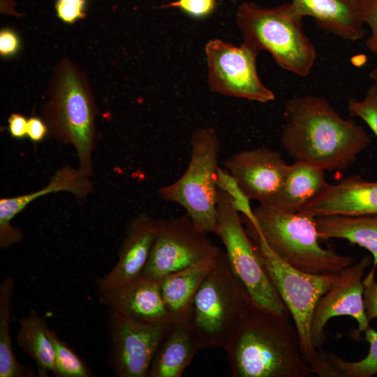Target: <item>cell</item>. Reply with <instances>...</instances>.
Returning a JSON list of instances; mask_svg holds the SVG:
<instances>
[{"label": "cell", "mask_w": 377, "mask_h": 377, "mask_svg": "<svg viewBox=\"0 0 377 377\" xmlns=\"http://www.w3.org/2000/svg\"><path fill=\"white\" fill-rule=\"evenodd\" d=\"M283 119L280 140L288 156L324 170L347 169L371 143L364 128L343 118L320 96L289 98Z\"/></svg>", "instance_id": "1"}, {"label": "cell", "mask_w": 377, "mask_h": 377, "mask_svg": "<svg viewBox=\"0 0 377 377\" xmlns=\"http://www.w3.org/2000/svg\"><path fill=\"white\" fill-rule=\"evenodd\" d=\"M290 316L253 301L232 331L224 348L232 377H309Z\"/></svg>", "instance_id": "2"}, {"label": "cell", "mask_w": 377, "mask_h": 377, "mask_svg": "<svg viewBox=\"0 0 377 377\" xmlns=\"http://www.w3.org/2000/svg\"><path fill=\"white\" fill-rule=\"evenodd\" d=\"M43 109L48 133L75 149L78 168L94 175L93 153L96 140L97 106L84 73L67 59L57 65Z\"/></svg>", "instance_id": "3"}, {"label": "cell", "mask_w": 377, "mask_h": 377, "mask_svg": "<svg viewBox=\"0 0 377 377\" xmlns=\"http://www.w3.org/2000/svg\"><path fill=\"white\" fill-rule=\"evenodd\" d=\"M243 220L270 281L293 318L302 354L311 367L313 374L337 377L325 353L316 348L312 342L311 325L318 302L337 280L339 273L311 274L293 267L280 259L254 228Z\"/></svg>", "instance_id": "4"}, {"label": "cell", "mask_w": 377, "mask_h": 377, "mask_svg": "<svg viewBox=\"0 0 377 377\" xmlns=\"http://www.w3.org/2000/svg\"><path fill=\"white\" fill-rule=\"evenodd\" d=\"M303 19L290 2L271 8L244 2L236 13L243 43L260 52H268L281 68L306 77L314 66L317 54L304 31Z\"/></svg>", "instance_id": "5"}, {"label": "cell", "mask_w": 377, "mask_h": 377, "mask_svg": "<svg viewBox=\"0 0 377 377\" xmlns=\"http://www.w3.org/2000/svg\"><path fill=\"white\" fill-rule=\"evenodd\" d=\"M253 212L258 229L251 225L270 249L293 267L311 274H338L354 263L353 257L320 245L314 218L263 204Z\"/></svg>", "instance_id": "6"}, {"label": "cell", "mask_w": 377, "mask_h": 377, "mask_svg": "<svg viewBox=\"0 0 377 377\" xmlns=\"http://www.w3.org/2000/svg\"><path fill=\"white\" fill-rule=\"evenodd\" d=\"M186 169L176 181L159 188L158 194L163 200L182 207L198 230L214 233L219 138L214 128L199 127L192 133Z\"/></svg>", "instance_id": "7"}, {"label": "cell", "mask_w": 377, "mask_h": 377, "mask_svg": "<svg viewBox=\"0 0 377 377\" xmlns=\"http://www.w3.org/2000/svg\"><path fill=\"white\" fill-rule=\"evenodd\" d=\"M251 302L232 272L226 253L221 251L192 302L191 320L201 347L224 349L232 331Z\"/></svg>", "instance_id": "8"}, {"label": "cell", "mask_w": 377, "mask_h": 377, "mask_svg": "<svg viewBox=\"0 0 377 377\" xmlns=\"http://www.w3.org/2000/svg\"><path fill=\"white\" fill-rule=\"evenodd\" d=\"M214 233L223 242L230 266L251 300L273 312L290 316L244 228L239 212L234 207L228 194L220 189L218 190Z\"/></svg>", "instance_id": "9"}, {"label": "cell", "mask_w": 377, "mask_h": 377, "mask_svg": "<svg viewBox=\"0 0 377 377\" xmlns=\"http://www.w3.org/2000/svg\"><path fill=\"white\" fill-rule=\"evenodd\" d=\"M221 250L185 214L155 221V237L142 274L159 281L173 272L217 256Z\"/></svg>", "instance_id": "10"}, {"label": "cell", "mask_w": 377, "mask_h": 377, "mask_svg": "<svg viewBox=\"0 0 377 377\" xmlns=\"http://www.w3.org/2000/svg\"><path fill=\"white\" fill-rule=\"evenodd\" d=\"M205 51L211 91L262 103L275 99L274 92L263 83L258 73L260 52L244 43L236 46L217 38L210 40Z\"/></svg>", "instance_id": "11"}, {"label": "cell", "mask_w": 377, "mask_h": 377, "mask_svg": "<svg viewBox=\"0 0 377 377\" xmlns=\"http://www.w3.org/2000/svg\"><path fill=\"white\" fill-rule=\"evenodd\" d=\"M172 320L147 324L108 311L109 364L117 377H147Z\"/></svg>", "instance_id": "12"}, {"label": "cell", "mask_w": 377, "mask_h": 377, "mask_svg": "<svg viewBox=\"0 0 377 377\" xmlns=\"http://www.w3.org/2000/svg\"><path fill=\"white\" fill-rule=\"evenodd\" d=\"M372 258L364 256L339 272L337 280L320 298L316 306L311 325V337L319 349L325 341L324 329L334 317L348 316L357 323L356 334L370 327L364 305L363 276L372 263Z\"/></svg>", "instance_id": "13"}, {"label": "cell", "mask_w": 377, "mask_h": 377, "mask_svg": "<svg viewBox=\"0 0 377 377\" xmlns=\"http://www.w3.org/2000/svg\"><path fill=\"white\" fill-rule=\"evenodd\" d=\"M223 165L251 200L264 205L279 192L288 168L277 151L264 145L236 152Z\"/></svg>", "instance_id": "14"}, {"label": "cell", "mask_w": 377, "mask_h": 377, "mask_svg": "<svg viewBox=\"0 0 377 377\" xmlns=\"http://www.w3.org/2000/svg\"><path fill=\"white\" fill-rule=\"evenodd\" d=\"M100 302L108 311L147 324L174 320L162 298L159 281L144 275L112 289L98 293Z\"/></svg>", "instance_id": "15"}, {"label": "cell", "mask_w": 377, "mask_h": 377, "mask_svg": "<svg viewBox=\"0 0 377 377\" xmlns=\"http://www.w3.org/2000/svg\"><path fill=\"white\" fill-rule=\"evenodd\" d=\"M89 177L79 168L66 165L58 169L45 186L34 192L0 199V246L8 248L23 237L22 231L11 225L12 220L36 199L49 193L68 192L77 199H83L94 189Z\"/></svg>", "instance_id": "16"}, {"label": "cell", "mask_w": 377, "mask_h": 377, "mask_svg": "<svg viewBox=\"0 0 377 377\" xmlns=\"http://www.w3.org/2000/svg\"><path fill=\"white\" fill-rule=\"evenodd\" d=\"M155 221L148 213L142 212L129 221L116 264L97 280L98 293L142 275L155 237Z\"/></svg>", "instance_id": "17"}, {"label": "cell", "mask_w": 377, "mask_h": 377, "mask_svg": "<svg viewBox=\"0 0 377 377\" xmlns=\"http://www.w3.org/2000/svg\"><path fill=\"white\" fill-rule=\"evenodd\" d=\"M313 218L328 215H377V181L347 177L312 200L299 212Z\"/></svg>", "instance_id": "18"}, {"label": "cell", "mask_w": 377, "mask_h": 377, "mask_svg": "<svg viewBox=\"0 0 377 377\" xmlns=\"http://www.w3.org/2000/svg\"><path fill=\"white\" fill-rule=\"evenodd\" d=\"M364 0H291L303 17H311L323 31L355 42L365 36L362 8Z\"/></svg>", "instance_id": "19"}, {"label": "cell", "mask_w": 377, "mask_h": 377, "mask_svg": "<svg viewBox=\"0 0 377 377\" xmlns=\"http://www.w3.org/2000/svg\"><path fill=\"white\" fill-rule=\"evenodd\" d=\"M200 348L191 313L174 319L155 353L148 377H181Z\"/></svg>", "instance_id": "20"}, {"label": "cell", "mask_w": 377, "mask_h": 377, "mask_svg": "<svg viewBox=\"0 0 377 377\" xmlns=\"http://www.w3.org/2000/svg\"><path fill=\"white\" fill-rule=\"evenodd\" d=\"M329 185L323 169L307 163L295 161L288 165L283 183L276 196L270 203L265 205L282 212L299 213Z\"/></svg>", "instance_id": "21"}, {"label": "cell", "mask_w": 377, "mask_h": 377, "mask_svg": "<svg viewBox=\"0 0 377 377\" xmlns=\"http://www.w3.org/2000/svg\"><path fill=\"white\" fill-rule=\"evenodd\" d=\"M314 219L320 239H343L369 251L372 256V267L364 278H375L377 268V215H328Z\"/></svg>", "instance_id": "22"}, {"label": "cell", "mask_w": 377, "mask_h": 377, "mask_svg": "<svg viewBox=\"0 0 377 377\" xmlns=\"http://www.w3.org/2000/svg\"><path fill=\"white\" fill-rule=\"evenodd\" d=\"M219 254L168 274L159 281L162 298L173 319L191 313L194 296Z\"/></svg>", "instance_id": "23"}, {"label": "cell", "mask_w": 377, "mask_h": 377, "mask_svg": "<svg viewBox=\"0 0 377 377\" xmlns=\"http://www.w3.org/2000/svg\"><path fill=\"white\" fill-rule=\"evenodd\" d=\"M47 328L45 318L31 309L20 319L16 334L18 347L35 362L40 377L49 376L54 367V348Z\"/></svg>", "instance_id": "24"}, {"label": "cell", "mask_w": 377, "mask_h": 377, "mask_svg": "<svg viewBox=\"0 0 377 377\" xmlns=\"http://www.w3.org/2000/svg\"><path fill=\"white\" fill-rule=\"evenodd\" d=\"M14 292L15 280L8 276L0 284V377H32L36 372L33 367L20 362L11 343L10 326Z\"/></svg>", "instance_id": "25"}, {"label": "cell", "mask_w": 377, "mask_h": 377, "mask_svg": "<svg viewBox=\"0 0 377 377\" xmlns=\"http://www.w3.org/2000/svg\"><path fill=\"white\" fill-rule=\"evenodd\" d=\"M364 333L369 350L362 360L348 361L333 353H325L337 377H371L377 375V330L369 327Z\"/></svg>", "instance_id": "26"}, {"label": "cell", "mask_w": 377, "mask_h": 377, "mask_svg": "<svg viewBox=\"0 0 377 377\" xmlns=\"http://www.w3.org/2000/svg\"><path fill=\"white\" fill-rule=\"evenodd\" d=\"M54 352L53 375L56 377H91L92 371L85 362L55 332L47 328Z\"/></svg>", "instance_id": "27"}, {"label": "cell", "mask_w": 377, "mask_h": 377, "mask_svg": "<svg viewBox=\"0 0 377 377\" xmlns=\"http://www.w3.org/2000/svg\"><path fill=\"white\" fill-rule=\"evenodd\" d=\"M216 185L219 189L228 194L234 207L242 214L243 218L258 230V222L251 207V200L240 188L235 178L227 170L219 167Z\"/></svg>", "instance_id": "28"}, {"label": "cell", "mask_w": 377, "mask_h": 377, "mask_svg": "<svg viewBox=\"0 0 377 377\" xmlns=\"http://www.w3.org/2000/svg\"><path fill=\"white\" fill-rule=\"evenodd\" d=\"M350 114L362 119L377 137V84L374 82L361 100L350 98Z\"/></svg>", "instance_id": "29"}, {"label": "cell", "mask_w": 377, "mask_h": 377, "mask_svg": "<svg viewBox=\"0 0 377 377\" xmlns=\"http://www.w3.org/2000/svg\"><path fill=\"white\" fill-rule=\"evenodd\" d=\"M216 6L217 0H175L159 8H176L189 17L201 19L212 15Z\"/></svg>", "instance_id": "30"}, {"label": "cell", "mask_w": 377, "mask_h": 377, "mask_svg": "<svg viewBox=\"0 0 377 377\" xmlns=\"http://www.w3.org/2000/svg\"><path fill=\"white\" fill-rule=\"evenodd\" d=\"M87 0H56L55 10L59 20L73 24L86 17Z\"/></svg>", "instance_id": "31"}, {"label": "cell", "mask_w": 377, "mask_h": 377, "mask_svg": "<svg viewBox=\"0 0 377 377\" xmlns=\"http://www.w3.org/2000/svg\"><path fill=\"white\" fill-rule=\"evenodd\" d=\"M362 20L371 34L366 40L367 47L377 54V0H364L362 8Z\"/></svg>", "instance_id": "32"}, {"label": "cell", "mask_w": 377, "mask_h": 377, "mask_svg": "<svg viewBox=\"0 0 377 377\" xmlns=\"http://www.w3.org/2000/svg\"><path fill=\"white\" fill-rule=\"evenodd\" d=\"M364 305L367 318L369 322L377 318V281L375 278L363 279Z\"/></svg>", "instance_id": "33"}, {"label": "cell", "mask_w": 377, "mask_h": 377, "mask_svg": "<svg viewBox=\"0 0 377 377\" xmlns=\"http://www.w3.org/2000/svg\"><path fill=\"white\" fill-rule=\"evenodd\" d=\"M20 41L15 33L8 29L0 33V53L3 57L13 55L18 50Z\"/></svg>", "instance_id": "34"}, {"label": "cell", "mask_w": 377, "mask_h": 377, "mask_svg": "<svg viewBox=\"0 0 377 377\" xmlns=\"http://www.w3.org/2000/svg\"><path fill=\"white\" fill-rule=\"evenodd\" d=\"M48 133V128L43 119L31 117L27 121V136L33 142H41Z\"/></svg>", "instance_id": "35"}, {"label": "cell", "mask_w": 377, "mask_h": 377, "mask_svg": "<svg viewBox=\"0 0 377 377\" xmlns=\"http://www.w3.org/2000/svg\"><path fill=\"white\" fill-rule=\"evenodd\" d=\"M8 131L13 138L22 139L27 136V121L26 117L19 113H13L8 118Z\"/></svg>", "instance_id": "36"}, {"label": "cell", "mask_w": 377, "mask_h": 377, "mask_svg": "<svg viewBox=\"0 0 377 377\" xmlns=\"http://www.w3.org/2000/svg\"><path fill=\"white\" fill-rule=\"evenodd\" d=\"M369 77L375 83L377 84V65L370 72Z\"/></svg>", "instance_id": "37"}]
</instances>
